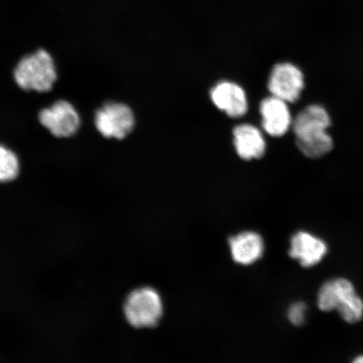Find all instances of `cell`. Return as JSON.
Wrapping results in <instances>:
<instances>
[{
    "mask_svg": "<svg viewBox=\"0 0 363 363\" xmlns=\"http://www.w3.org/2000/svg\"><path fill=\"white\" fill-rule=\"evenodd\" d=\"M162 311L160 294L150 287L135 289L126 298L124 305L127 321L136 328L155 326L161 319Z\"/></svg>",
    "mask_w": 363,
    "mask_h": 363,
    "instance_id": "cell-3",
    "label": "cell"
},
{
    "mask_svg": "<svg viewBox=\"0 0 363 363\" xmlns=\"http://www.w3.org/2000/svg\"><path fill=\"white\" fill-rule=\"evenodd\" d=\"M352 363H363V356L356 357Z\"/></svg>",
    "mask_w": 363,
    "mask_h": 363,
    "instance_id": "cell-16",
    "label": "cell"
},
{
    "mask_svg": "<svg viewBox=\"0 0 363 363\" xmlns=\"http://www.w3.org/2000/svg\"><path fill=\"white\" fill-rule=\"evenodd\" d=\"M295 144L303 156L318 159L326 155L334 148V139L329 131L310 138L295 139Z\"/></svg>",
    "mask_w": 363,
    "mask_h": 363,
    "instance_id": "cell-13",
    "label": "cell"
},
{
    "mask_svg": "<svg viewBox=\"0 0 363 363\" xmlns=\"http://www.w3.org/2000/svg\"><path fill=\"white\" fill-rule=\"evenodd\" d=\"M39 121L58 138H67L75 135L81 124L78 111L72 104L65 101H58L40 111Z\"/></svg>",
    "mask_w": 363,
    "mask_h": 363,
    "instance_id": "cell-6",
    "label": "cell"
},
{
    "mask_svg": "<svg viewBox=\"0 0 363 363\" xmlns=\"http://www.w3.org/2000/svg\"><path fill=\"white\" fill-rule=\"evenodd\" d=\"M262 130L272 138H283L292 130L294 116L290 104L272 96L263 99L260 103Z\"/></svg>",
    "mask_w": 363,
    "mask_h": 363,
    "instance_id": "cell-7",
    "label": "cell"
},
{
    "mask_svg": "<svg viewBox=\"0 0 363 363\" xmlns=\"http://www.w3.org/2000/svg\"><path fill=\"white\" fill-rule=\"evenodd\" d=\"M20 161L16 154L0 145V183L15 180L20 174Z\"/></svg>",
    "mask_w": 363,
    "mask_h": 363,
    "instance_id": "cell-14",
    "label": "cell"
},
{
    "mask_svg": "<svg viewBox=\"0 0 363 363\" xmlns=\"http://www.w3.org/2000/svg\"><path fill=\"white\" fill-rule=\"evenodd\" d=\"M305 89V74L294 63L279 62L272 67L267 81V89L272 96L291 104L301 99Z\"/></svg>",
    "mask_w": 363,
    "mask_h": 363,
    "instance_id": "cell-4",
    "label": "cell"
},
{
    "mask_svg": "<svg viewBox=\"0 0 363 363\" xmlns=\"http://www.w3.org/2000/svg\"><path fill=\"white\" fill-rule=\"evenodd\" d=\"M213 104L227 116L242 117L248 111L249 103L246 91L233 82L223 81L211 91Z\"/></svg>",
    "mask_w": 363,
    "mask_h": 363,
    "instance_id": "cell-9",
    "label": "cell"
},
{
    "mask_svg": "<svg viewBox=\"0 0 363 363\" xmlns=\"http://www.w3.org/2000/svg\"><path fill=\"white\" fill-rule=\"evenodd\" d=\"M317 303L322 311H337L347 323H357L362 319L363 301L346 279H330L322 285Z\"/></svg>",
    "mask_w": 363,
    "mask_h": 363,
    "instance_id": "cell-1",
    "label": "cell"
},
{
    "mask_svg": "<svg viewBox=\"0 0 363 363\" xmlns=\"http://www.w3.org/2000/svg\"><path fill=\"white\" fill-rule=\"evenodd\" d=\"M307 306L303 302L294 303L288 311V318L290 323L299 326L305 323Z\"/></svg>",
    "mask_w": 363,
    "mask_h": 363,
    "instance_id": "cell-15",
    "label": "cell"
},
{
    "mask_svg": "<svg viewBox=\"0 0 363 363\" xmlns=\"http://www.w3.org/2000/svg\"><path fill=\"white\" fill-rule=\"evenodd\" d=\"M13 79L22 89L48 92L57 79L55 62L48 51L38 50L21 59L13 71Z\"/></svg>",
    "mask_w": 363,
    "mask_h": 363,
    "instance_id": "cell-2",
    "label": "cell"
},
{
    "mask_svg": "<svg viewBox=\"0 0 363 363\" xmlns=\"http://www.w3.org/2000/svg\"><path fill=\"white\" fill-rule=\"evenodd\" d=\"M331 124L328 108L320 104H311L294 116L292 130L295 139H303L329 131Z\"/></svg>",
    "mask_w": 363,
    "mask_h": 363,
    "instance_id": "cell-8",
    "label": "cell"
},
{
    "mask_svg": "<svg viewBox=\"0 0 363 363\" xmlns=\"http://www.w3.org/2000/svg\"><path fill=\"white\" fill-rule=\"evenodd\" d=\"M328 252V244L308 231H298L290 240L289 256L303 267L315 266L323 260Z\"/></svg>",
    "mask_w": 363,
    "mask_h": 363,
    "instance_id": "cell-10",
    "label": "cell"
},
{
    "mask_svg": "<svg viewBox=\"0 0 363 363\" xmlns=\"http://www.w3.org/2000/svg\"><path fill=\"white\" fill-rule=\"evenodd\" d=\"M263 130L252 124L235 126L233 130L234 145L238 156L251 161L265 155L267 142Z\"/></svg>",
    "mask_w": 363,
    "mask_h": 363,
    "instance_id": "cell-11",
    "label": "cell"
},
{
    "mask_svg": "<svg viewBox=\"0 0 363 363\" xmlns=\"http://www.w3.org/2000/svg\"><path fill=\"white\" fill-rule=\"evenodd\" d=\"M135 116L125 104L110 102L95 113L94 124L106 138L124 139L134 129Z\"/></svg>",
    "mask_w": 363,
    "mask_h": 363,
    "instance_id": "cell-5",
    "label": "cell"
},
{
    "mask_svg": "<svg viewBox=\"0 0 363 363\" xmlns=\"http://www.w3.org/2000/svg\"><path fill=\"white\" fill-rule=\"evenodd\" d=\"M231 256L240 265H251L259 260L264 252L261 235L254 231H244L229 240Z\"/></svg>",
    "mask_w": 363,
    "mask_h": 363,
    "instance_id": "cell-12",
    "label": "cell"
}]
</instances>
